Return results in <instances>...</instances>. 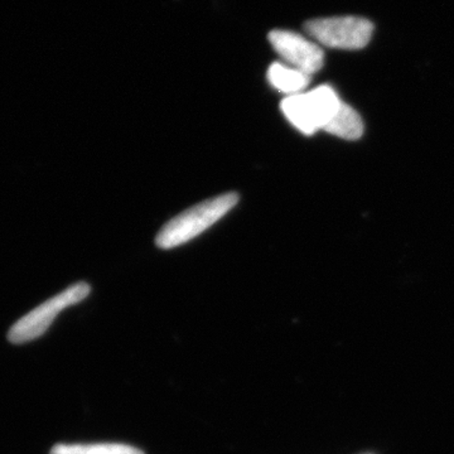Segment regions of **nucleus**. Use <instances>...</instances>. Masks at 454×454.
I'll return each instance as SVG.
<instances>
[{
	"label": "nucleus",
	"instance_id": "6e6552de",
	"mask_svg": "<svg viewBox=\"0 0 454 454\" xmlns=\"http://www.w3.org/2000/svg\"><path fill=\"white\" fill-rule=\"evenodd\" d=\"M309 97L315 107L319 130H324L327 122L333 118L334 114L342 106V101L331 86L322 85L309 91Z\"/></svg>",
	"mask_w": 454,
	"mask_h": 454
},
{
	"label": "nucleus",
	"instance_id": "39448f33",
	"mask_svg": "<svg viewBox=\"0 0 454 454\" xmlns=\"http://www.w3.org/2000/svg\"><path fill=\"white\" fill-rule=\"evenodd\" d=\"M282 112L293 127L297 128L306 136H313L319 130L315 107L309 97V92L286 97L282 101Z\"/></svg>",
	"mask_w": 454,
	"mask_h": 454
},
{
	"label": "nucleus",
	"instance_id": "20e7f679",
	"mask_svg": "<svg viewBox=\"0 0 454 454\" xmlns=\"http://www.w3.org/2000/svg\"><path fill=\"white\" fill-rule=\"evenodd\" d=\"M268 38L271 47L286 65L309 76L318 73L325 64V53L321 46L298 33L276 29L269 33Z\"/></svg>",
	"mask_w": 454,
	"mask_h": 454
},
{
	"label": "nucleus",
	"instance_id": "423d86ee",
	"mask_svg": "<svg viewBox=\"0 0 454 454\" xmlns=\"http://www.w3.org/2000/svg\"><path fill=\"white\" fill-rule=\"evenodd\" d=\"M268 82L279 92L292 97L301 94L309 85L310 76L292 66L276 62L269 67Z\"/></svg>",
	"mask_w": 454,
	"mask_h": 454
},
{
	"label": "nucleus",
	"instance_id": "1a4fd4ad",
	"mask_svg": "<svg viewBox=\"0 0 454 454\" xmlns=\"http://www.w3.org/2000/svg\"><path fill=\"white\" fill-rule=\"evenodd\" d=\"M51 454H145L138 448L121 443L57 444Z\"/></svg>",
	"mask_w": 454,
	"mask_h": 454
},
{
	"label": "nucleus",
	"instance_id": "7ed1b4c3",
	"mask_svg": "<svg viewBox=\"0 0 454 454\" xmlns=\"http://www.w3.org/2000/svg\"><path fill=\"white\" fill-rule=\"evenodd\" d=\"M319 46L340 50H360L367 46L373 25L361 17H330L309 20L304 26Z\"/></svg>",
	"mask_w": 454,
	"mask_h": 454
},
{
	"label": "nucleus",
	"instance_id": "f257e3e1",
	"mask_svg": "<svg viewBox=\"0 0 454 454\" xmlns=\"http://www.w3.org/2000/svg\"><path fill=\"white\" fill-rule=\"evenodd\" d=\"M238 202V193L231 192L199 203L167 223L157 235L155 244L160 249L169 250L193 240L223 219Z\"/></svg>",
	"mask_w": 454,
	"mask_h": 454
},
{
	"label": "nucleus",
	"instance_id": "0eeeda50",
	"mask_svg": "<svg viewBox=\"0 0 454 454\" xmlns=\"http://www.w3.org/2000/svg\"><path fill=\"white\" fill-rule=\"evenodd\" d=\"M324 130L325 133L339 137V138L356 140L363 137L364 121L360 114L354 107L342 103V106L334 114L333 118L327 122Z\"/></svg>",
	"mask_w": 454,
	"mask_h": 454
},
{
	"label": "nucleus",
	"instance_id": "f03ea898",
	"mask_svg": "<svg viewBox=\"0 0 454 454\" xmlns=\"http://www.w3.org/2000/svg\"><path fill=\"white\" fill-rule=\"evenodd\" d=\"M90 286L86 283H77L56 297L44 301L37 309L20 318L9 330L8 340L14 345L29 342L41 337L51 327L56 317L68 307L74 306L88 298Z\"/></svg>",
	"mask_w": 454,
	"mask_h": 454
}]
</instances>
